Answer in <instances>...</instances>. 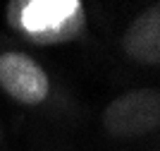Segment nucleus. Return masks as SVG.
<instances>
[{
    "instance_id": "7ed1b4c3",
    "label": "nucleus",
    "mask_w": 160,
    "mask_h": 151,
    "mask_svg": "<svg viewBox=\"0 0 160 151\" xmlns=\"http://www.w3.org/2000/svg\"><path fill=\"white\" fill-rule=\"evenodd\" d=\"M50 74L27 51H0V91L24 108H38L50 96Z\"/></svg>"
},
{
    "instance_id": "39448f33",
    "label": "nucleus",
    "mask_w": 160,
    "mask_h": 151,
    "mask_svg": "<svg viewBox=\"0 0 160 151\" xmlns=\"http://www.w3.org/2000/svg\"><path fill=\"white\" fill-rule=\"evenodd\" d=\"M0 142H2V125H0Z\"/></svg>"
},
{
    "instance_id": "20e7f679",
    "label": "nucleus",
    "mask_w": 160,
    "mask_h": 151,
    "mask_svg": "<svg viewBox=\"0 0 160 151\" xmlns=\"http://www.w3.org/2000/svg\"><path fill=\"white\" fill-rule=\"evenodd\" d=\"M120 48L127 60L139 67L160 65V5L153 3L127 22L120 39Z\"/></svg>"
},
{
    "instance_id": "f03ea898",
    "label": "nucleus",
    "mask_w": 160,
    "mask_h": 151,
    "mask_svg": "<svg viewBox=\"0 0 160 151\" xmlns=\"http://www.w3.org/2000/svg\"><path fill=\"white\" fill-rule=\"evenodd\" d=\"M100 127L112 139H141L160 130V89L136 86L115 96L100 113Z\"/></svg>"
},
{
    "instance_id": "f257e3e1",
    "label": "nucleus",
    "mask_w": 160,
    "mask_h": 151,
    "mask_svg": "<svg viewBox=\"0 0 160 151\" xmlns=\"http://www.w3.org/2000/svg\"><path fill=\"white\" fill-rule=\"evenodd\" d=\"M7 7L10 24L41 46L77 39L86 24V10L77 0H27Z\"/></svg>"
}]
</instances>
